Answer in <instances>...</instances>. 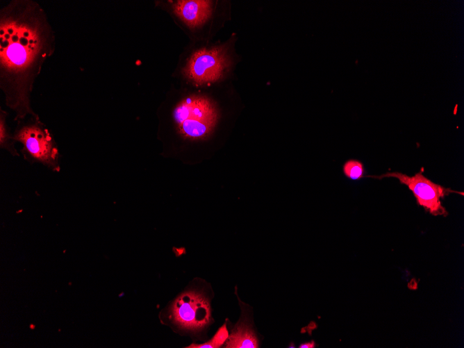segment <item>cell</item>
I'll return each instance as SVG.
<instances>
[{
    "instance_id": "3957f363",
    "label": "cell",
    "mask_w": 464,
    "mask_h": 348,
    "mask_svg": "<svg viewBox=\"0 0 464 348\" xmlns=\"http://www.w3.org/2000/svg\"><path fill=\"white\" fill-rule=\"evenodd\" d=\"M168 315L177 329L199 333L211 323L210 299L200 290H185L172 301Z\"/></svg>"
},
{
    "instance_id": "7c38bea8",
    "label": "cell",
    "mask_w": 464,
    "mask_h": 348,
    "mask_svg": "<svg viewBox=\"0 0 464 348\" xmlns=\"http://www.w3.org/2000/svg\"><path fill=\"white\" fill-rule=\"evenodd\" d=\"M315 343L314 341L306 342L301 344L299 348H313L315 347Z\"/></svg>"
},
{
    "instance_id": "8fae6325",
    "label": "cell",
    "mask_w": 464,
    "mask_h": 348,
    "mask_svg": "<svg viewBox=\"0 0 464 348\" xmlns=\"http://www.w3.org/2000/svg\"><path fill=\"white\" fill-rule=\"evenodd\" d=\"M342 172L346 177L351 180H359L364 177L365 174L363 163L355 159L347 160L342 166Z\"/></svg>"
},
{
    "instance_id": "ba28073f",
    "label": "cell",
    "mask_w": 464,
    "mask_h": 348,
    "mask_svg": "<svg viewBox=\"0 0 464 348\" xmlns=\"http://www.w3.org/2000/svg\"><path fill=\"white\" fill-rule=\"evenodd\" d=\"M224 346L226 348H257L259 343L250 325L242 322L235 326Z\"/></svg>"
},
{
    "instance_id": "6da1fadb",
    "label": "cell",
    "mask_w": 464,
    "mask_h": 348,
    "mask_svg": "<svg viewBox=\"0 0 464 348\" xmlns=\"http://www.w3.org/2000/svg\"><path fill=\"white\" fill-rule=\"evenodd\" d=\"M56 44L55 31L38 2L11 0L0 9V89L15 121L38 115L31 94Z\"/></svg>"
},
{
    "instance_id": "30bf717a",
    "label": "cell",
    "mask_w": 464,
    "mask_h": 348,
    "mask_svg": "<svg viewBox=\"0 0 464 348\" xmlns=\"http://www.w3.org/2000/svg\"><path fill=\"white\" fill-rule=\"evenodd\" d=\"M229 336V331L226 324H224L217 331L213 337L206 342L203 344H192L186 347L188 348H218L222 346Z\"/></svg>"
},
{
    "instance_id": "52a82bcc",
    "label": "cell",
    "mask_w": 464,
    "mask_h": 348,
    "mask_svg": "<svg viewBox=\"0 0 464 348\" xmlns=\"http://www.w3.org/2000/svg\"><path fill=\"white\" fill-rule=\"evenodd\" d=\"M176 15L189 27L197 28L204 24L212 15L210 1H178L174 6Z\"/></svg>"
},
{
    "instance_id": "4fadbf2b",
    "label": "cell",
    "mask_w": 464,
    "mask_h": 348,
    "mask_svg": "<svg viewBox=\"0 0 464 348\" xmlns=\"http://www.w3.org/2000/svg\"><path fill=\"white\" fill-rule=\"evenodd\" d=\"M29 328H30L31 329L33 330V329H35V325L33 324H31L29 325Z\"/></svg>"
},
{
    "instance_id": "9c48e42d",
    "label": "cell",
    "mask_w": 464,
    "mask_h": 348,
    "mask_svg": "<svg viewBox=\"0 0 464 348\" xmlns=\"http://www.w3.org/2000/svg\"><path fill=\"white\" fill-rule=\"evenodd\" d=\"M8 113L0 108V148L7 151L13 156H19V154L15 147L16 142L13 137V132L7 124Z\"/></svg>"
},
{
    "instance_id": "277c9868",
    "label": "cell",
    "mask_w": 464,
    "mask_h": 348,
    "mask_svg": "<svg viewBox=\"0 0 464 348\" xmlns=\"http://www.w3.org/2000/svg\"><path fill=\"white\" fill-rule=\"evenodd\" d=\"M174 119L180 133L191 139L204 138L213 130L218 119L215 104L202 96H190L177 105Z\"/></svg>"
},
{
    "instance_id": "5b68a950",
    "label": "cell",
    "mask_w": 464,
    "mask_h": 348,
    "mask_svg": "<svg viewBox=\"0 0 464 348\" xmlns=\"http://www.w3.org/2000/svg\"><path fill=\"white\" fill-rule=\"evenodd\" d=\"M367 177L381 179L384 177H394L397 179L400 183L406 185L413 192L417 204L423 207L430 214L438 216H447L448 213L442 205L440 199L450 193H458L463 195V192H456L448 188H445L433 183L427 179L420 171L413 176H408L399 172H388L380 176H367Z\"/></svg>"
},
{
    "instance_id": "8992f818",
    "label": "cell",
    "mask_w": 464,
    "mask_h": 348,
    "mask_svg": "<svg viewBox=\"0 0 464 348\" xmlns=\"http://www.w3.org/2000/svg\"><path fill=\"white\" fill-rule=\"evenodd\" d=\"M229 65V58L222 47L204 48L190 57L184 74L194 83L202 85L222 78Z\"/></svg>"
},
{
    "instance_id": "7a4b0ae2",
    "label": "cell",
    "mask_w": 464,
    "mask_h": 348,
    "mask_svg": "<svg viewBox=\"0 0 464 348\" xmlns=\"http://www.w3.org/2000/svg\"><path fill=\"white\" fill-rule=\"evenodd\" d=\"M13 131L15 142L31 164L39 163L53 172L60 171V153L53 134L38 115L17 121Z\"/></svg>"
}]
</instances>
